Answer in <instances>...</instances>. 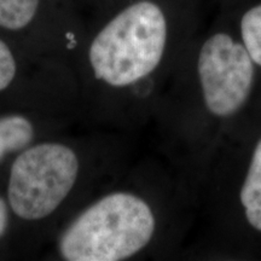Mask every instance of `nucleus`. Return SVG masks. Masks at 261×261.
Segmentation results:
<instances>
[{"mask_svg": "<svg viewBox=\"0 0 261 261\" xmlns=\"http://www.w3.org/2000/svg\"><path fill=\"white\" fill-rule=\"evenodd\" d=\"M9 225V213L6 202L0 197V238L4 236Z\"/></svg>", "mask_w": 261, "mask_h": 261, "instance_id": "obj_10", "label": "nucleus"}, {"mask_svg": "<svg viewBox=\"0 0 261 261\" xmlns=\"http://www.w3.org/2000/svg\"><path fill=\"white\" fill-rule=\"evenodd\" d=\"M16 61L11 50L0 40V92L8 89L16 75Z\"/></svg>", "mask_w": 261, "mask_h": 261, "instance_id": "obj_9", "label": "nucleus"}, {"mask_svg": "<svg viewBox=\"0 0 261 261\" xmlns=\"http://www.w3.org/2000/svg\"><path fill=\"white\" fill-rule=\"evenodd\" d=\"M77 173L79 160L63 144L41 143L24 150L10 172V207L23 220L44 219L69 195Z\"/></svg>", "mask_w": 261, "mask_h": 261, "instance_id": "obj_3", "label": "nucleus"}, {"mask_svg": "<svg viewBox=\"0 0 261 261\" xmlns=\"http://www.w3.org/2000/svg\"><path fill=\"white\" fill-rule=\"evenodd\" d=\"M39 0H0V27L17 31L34 18Z\"/></svg>", "mask_w": 261, "mask_h": 261, "instance_id": "obj_7", "label": "nucleus"}, {"mask_svg": "<svg viewBox=\"0 0 261 261\" xmlns=\"http://www.w3.org/2000/svg\"><path fill=\"white\" fill-rule=\"evenodd\" d=\"M34 137V128L28 119L9 115L0 119V163L11 152L24 149Z\"/></svg>", "mask_w": 261, "mask_h": 261, "instance_id": "obj_6", "label": "nucleus"}, {"mask_svg": "<svg viewBox=\"0 0 261 261\" xmlns=\"http://www.w3.org/2000/svg\"><path fill=\"white\" fill-rule=\"evenodd\" d=\"M197 68L204 103L213 115L231 116L247 102L253 89L254 62L244 45L218 33L202 46Z\"/></svg>", "mask_w": 261, "mask_h": 261, "instance_id": "obj_4", "label": "nucleus"}, {"mask_svg": "<svg viewBox=\"0 0 261 261\" xmlns=\"http://www.w3.org/2000/svg\"><path fill=\"white\" fill-rule=\"evenodd\" d=\"M241 203L250 226L261 232V139L254 150L247 177L241 189Z\"/></svg>", "mask_w": 261, "mask_h": 261, "instance_id": "obj_5", "label": "nucleus"}, {"mask_svg": "<svg viewBox=\"0 0 261 261\" xmlns=\"http://www.w3.org/2000/svg\"><path fill=\"white\" fill-rule=\"evenodd\" d=\"M167 24L162 10L151 2L130 5L102 29L90 47L97 79L122 87L156 69L166 46Z\"/></svg>", "mask_w": 261, "mask_h": 261, "instance_id": "obj_2", "label": "nucleus"}, {"mask_svg": "<svg viewBox=\"0 0 261 261\" xmlns=\"http://www.w3.org/2000/svg\"><path fill=\"white\" fill-rule=\"evenodd\" d=\"M155 218L145 201L115 192L84 211L64 231L60 253L68 261L128 259L150 242Z\"/></svg>", "mask_w": 261, "mask_h": 261, "instance_id": "obj_1", "label": "nucleus"}, {"mask_svg": "<svg viewBox=\"0 0 261 261\" xmlns=\"http://www.w3.org/2000/svg\"><path fill=\"white\" fill-rule=\"evenodd\" d=\"M243 45L254 63L261 65V4L247 11L241 21Z\"/></svg>", "mask_w": 261, "mask_h": 261, "instance_id": "obj_8", "label": "nucleus"}]
</instances>
